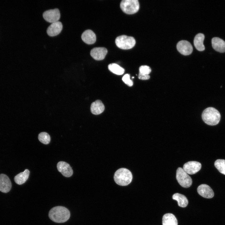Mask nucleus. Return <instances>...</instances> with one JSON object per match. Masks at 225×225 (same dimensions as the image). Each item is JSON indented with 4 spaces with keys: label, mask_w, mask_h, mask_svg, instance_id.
<instances>
[{
    "label": "nucleus",
    "mask_w": 225,
    "mask_h": 225,
    "mask_svg": "<svg viewBox=\"0 0 225 225\" xmlns=\"http://www.w3.org/2000/svg\"><path fill=\"white\" fill-rule=\"evenodd\" d=\"M48 216L50 219L57 223H63L69 218L70 214L69 210L66 208L58 206L52 208L49 211Z\"/></svg>",
    "instance_id": "obj_1"
},
{
    "label": "nucleus",
    "mask_w": 225,
    "mask_h": 225,
    "mask_svg": "<svg viewBox=\"0 0 225 225\" xmlns=\"http://www.w3.org/2000/svg\"><path fill=\"white\" fill-rule=\"evenodd\" d=\"M203 121L207 124L213 126L219 122L221 115L219 112L213 107H208L202 112V115Z\"/></svg>",
    "instance_id": "obj_2"
},
{
    "label": "nucleus",
    "mask_w": 225,
    "mask_h": 225,
    "mask_svg": "<svg viewBox=\"0 0 225 225\" xmlns=\"http://www.w3.org/2000/svg\"><path fill=\"white\" fill-rule=\"evenodd\" d=\"M132 179V176L131 172L124 168H120L117 170L114 176L115 182L122 186H126L129 184Z\"/></svg>",
    "instance_id": "obj_3"
},
{
    "label": "nucleus",
    "mask_w": 225,
    "mask_h": 225,
    "mask_svg": "<svg viewBox=\"0 0 225 225\" xmlns=\"http://www.w3.org/2000/svg\"><path fill=\"white\" fill-rule=\"evenodd\" d=\"M117 46L122 49H129L132 48L135 45L136 41L132 37L122 35L117 37L115 39Z\"/></svg>",
    "instance_id": "obj_4"
},
{
    "label": "nucleus",
    "mask_w": 225,
    "mask_h": 225,
    "mask_svg": "<svg viewBox=\"0 0 225 225\" xmlns=\"http://www.w3.org/2000/svg\"><path fill=\"white\" fill-rule=\"evenodd\" d=\"M120 7L124 13L131 14L138 11L139 4L138 0H123L121 2Z\"/></svg>",
    "instance_id": "obj_5"
},
{
    "label": "nucleus",
    "mask_w": 225,
    "mask_h": 225,
    "mask_svg": "<svg viewBox=\"0 0 225 225\" xmlns=\"http://www.w3.org/2000/svg\"><path fill=\"white\" fill-rule=\"evenodd\" d=\"M176 178L179 184L183 188H189L192 183L191 178L182 168L179 167L177 169Z\"/></svg>",
    "instance_id": "obj_6"
},
{
    "label": "nucleus",
    "mask_w": 225,
    "mask_h": 225,
    "mask_svg": "<svg viewBox=\"0 0 225 225\" xmlns=\"http://www.w3.org/2000/svg\"><path fill=\"white\" fill-rule=\"evenodd\" d=\"M43 16L45 20L52 23L58 21L60 13L59 9L56 8L45 11L43 13Z\"/></svg>",
    "instance_id": "obj_7"
},
{
    "label": "nucleus",
    "mask_w": 225,
    "mask_h": 225,
    "mask_svg": "<svg viewBox=\"0 0 225 225\" xmlns=\"http://www.w3.org/2000/svg\"><path fill=\"white\" fill-rule=\"evenodd\" d=\"M201 163L195 161H190L185 163L183 167L184 170L188 174H194L201 169Z\"/></svg>",
    "instance_id": "obj_8"
},
{
    "label": "nucleus",
    "mask_w": 225,
    "mask_h": 225,
    "mask_svg": "<svg viewBox=\"0 0 225 225\" xmlns=\"http://www.w3.org/2000/svg\"><path fill=\"white\" fill-rule=\"evenodd\" d=\"M177 48L180 53L184 55L190 54L193 50L191 44L186 40H182L179 42L177 44Z\"/></svg>",
    "instance_id": "obj_9"
},
{
    "label": "nucleus",
    "mask_w": 225,
    "mask_h": 225,
    "mask_svg": "<svg viewBox=\"0 0 225 225\" xmlns=\"http://www.w3.org/2000/svg\"><path fill=\"white\" fill-rule=\"evenodd\" d=\"M57 168L58 171L65 177H69L72 175L73 171L72 168L66 162H59L57 164Z\"/></svg>",
    "instance_id": "obj_10"
},
{
    "label": "nucleus",
    "mask_w": 225,
    "mask_h": 225,
    "mask_svg": "<svg viewBox=\"0 0 225 225\" xmlns=\"http://www.w3.org/2000/svg\"><path fill=\"white\" fill-rule=\"evenodd\" d=\"M197 192L200 196L205 198H211L214 196V193L212 189L206 184H202L198 186Z\"/></svg>",
    "instance_id": "obj_11"
},
{
    "label": "nucleus",
    "mask_w": 225,
    "mask_h": 225,
    "mask_svg": "<svg viewBox=\"0 0 225 225\" xmlns=\"http://www.w3.org/2000/svg\"><path fill=\"white\" fill-rule=\"evenodd\" d=\"M12 187V183L9 178L4 174H0V191L4 193L9 192Z\"/></svg>",
    "instance_id": "obj_12"
},
{
    "label": "nucleus",
    "mask_w": 225,
    "mask_h": 225,
    "mask_svg": "<svg viewBox=\"0 0 225 225\" xmlns=\"http://www.w3.org/2000/svg\"><path fill=\"white\" fill-rule=\"evenodd\" d=\"M108 52L107 49L104 47H96L92 49L90 52L91 56L95 60L103 59Z\"/></svg>",
    "instance_id": "obj_13"
},
{
    "label": "nucleus",
    "mask_w": 225,
    "mask_h": 225,
    "mask_svg": "<svg viewBox=\"0 0 225 225\" xmlns=\"http://www.w3.org/2000/svg\"><path fill=\"white\" fill-rule=\"evenodd\" d=\"M62 28V22L58 21L52 23L48 28L47 32L50 36H54L59 34Z\"/></svg>",
    "instance_id": "obj_14"
},
{
    "label": "nucleus",
    "mask_w": 225,
    "mask_h": 225,
    "mask_svg": "<svg viewBox=\"0 0 225 225\" xmlns=\"http://www.w3.org/2000/svg\"><path fill=\"white\" fill-rule=\"evenodd\" d=\"M81 38L84 42L89 44L94 43L96 39L95 33L89 29L87 30L82 33Z\"/></svg>",
    "instance_id": "obj_15"
},
{
    "label": "nucleus",
    "mask_w": 225,
    "mask_h": 225,
    "mask_svg": "<svg viewBox=\"0 0 225 225\" xmlns=\"http://www.w3.org/2000/svg\"><path fill=\"white\" fill-rule=\"evenodd\" d=\"M212 48L216 51L220 52H225V42L218 37H214L212 39Z\"/></svg>",
    "instance_id": "obj_16"
},
{
    "label": "nucleus",
    "mask_w": 225,
    "mask_h": 225,
    "mask_svg": "<svg viewBox=\"0 0 225 225\" xmlns=\"http://www.w3.org/2000/svg\"><path fill=\"white\" fill-rule=\"evenodd\" d=\"M105 107L102 101L100 100H97L93 102L91 106V112L95 115H98L103 112Z\"/></svg>",
    "instance_id": "obj_17"
},
{
    "label": "nucleus",
    "mask_w": 225,
    "mask_h": 225,
    "mask_svg": "<svg viewBox=\"0 0 225 225\" xmlns=\"http://www.w3.org/2000/svg\"><path fill=\"white\" fill-rule=\"evenodd\" d=\"M204 38V35L203 34L199 33L196 35L194 38V45L197 49L199 51H202L205 49V47L203 44Z\"/></svg>",
    "instance_id": "obj_18"
},
{
    "label": "nucleus",
    "mask_w": 225,
    "mask_h": 225,
    "mask_svg": "<svg viewBox=\"0 0 225 225\" xmlns=\"http://www.w3.org/2000/svg\"><path fill=\"white\" fill-rule=\"evenodd\" d=\"M162 225H178L177 220L175 216L171 213L165 214L162 218Z\"/></svg>",
    "instance_id": "obj_19"
},
{
    "label": "nucleus",
    "mask_w": 225,
    "mask_h": 225,
    "mask_svg": "<svg viewBox=\"0 0 225 225\" xmlns=\"http://www.w3.org/2000/svg\"><path fill=\"white\" fill-rule=\"evenodd\" d=\"M29 174V170L28 169H26L23 172L19 173L14 177V181L18 184H22L27 180Z\"/></svg>",
    "instance_id": "obj_20"
},
{
    "label": "nucleus",
    "mask_w": 225,
    "mask_h": 225,
    "mask_svg": "<svg viewBox=\"0 0 225 225\" xmlns=\"http://www.w3.org/2000/svg\"><path fill=\"white\" fill-rule=\"evenodd\" d=\"M172 199L176 200L178 205L181 207H186L188 204V201L184 195L177 193L174 194L172 197Z\"/></svg>",
    "instance_id": "obj_21"
},
{
    "label": "nucleus",
    "mask_w": 225,
    "mask_h": 225,
    "mask_svg": "<svg viewBox=\"0 0 225 225\" xmlns=\"http://www.w3.org/2000/svg\"><path fill=\"white\" fill-rule=\"evenodd\" d=\"M108 68L111 72L118 75L122 74L125 71L123 68L115 63L109 64L108 65Z\"/></svg>",
    "instance_id": "obj_22"
},
{
    "label": "nucleus",
    "mask_w": 225,
    "mask_h": 225,
    "mask_svg": "<svg viewBox=\"0 0 225 225\" xmlns=\"http://www.w3.org/2000/svg\"><path fill=\"white\" fill-rule=\"evenodd\" d=\"M214 165L221 173L225 175V160H217L214 162Z\"/></svg>",
    "instance_id": "obj_23"
},
{
    "label": "nucleus",
    "mask_w": 225,
    "mask_h": 225,
    "mask_svg": "<svg viewBox=\"0 0 225 225\" xmlns=\"http://www.w3.org/2000/svg\"><path fill=\"white\" fill-rule=\"evenodd\" d=\"M39 141L44 144H48L50 141V137L47 132H42L40 133L38 136Z\"/></svg>",
    "instance_id": "obj_24"
},
{
    "label": "nucleus",
    "mask_w": 225,
    "mask_h": 225,
    "mask_svg": "<svg viewBox=\"0 0 225 225\" xmlns=\"http://www.w3.org/2000/svg\"><path fill=\"white\" fill-rule=\"evenodd\" d=\"M140 73L143 75H148L151 72L150 68L147 65H142L139 67Z\"/></svg>",
    "instance_id": "obj_25"
},
{
    "label": "nucleus",
    "mask_w": 225,
    "mask_h": 225,
    "mask_svg": "<svg viewBox=\"0 0 225 225\" xmlns=\"http://www.w3.org/2000/svg\"><path fill=\"white\" fill-rule=\"evenodd\" d=\"M122 80L127 85L131 87L133 84V81L130 79V75L128 74H125L122 78Z\"/></svg>",
    "instance_id": "obj_26"
},
{
    "label": "nucleus",
    "mask_w": 225,
    "mask_h": 225,
    "mask_svg": "<svg viewBox=\"0 0 225 225\" xmlns=\"http://www.w3.org/2000/svg\"><path fill=\"white\" fill-rule=\"evenodd\" d=\"M150 76L148 75H143L139 73L138 78L139 79L143 80H148L149 79Z\"/></svg>",
    "instance_id": "obj_27"
}]
</instances>
